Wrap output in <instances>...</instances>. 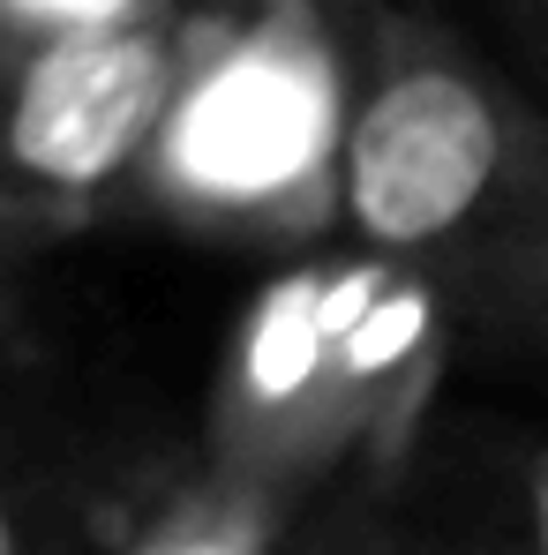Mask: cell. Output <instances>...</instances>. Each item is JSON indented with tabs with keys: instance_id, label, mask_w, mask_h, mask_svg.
<instances>
[{
	"instance_id": "1",
	"label": "cell",
	"mask_w": 548,
	"mask_h": 555,
	"mask_svg": "<svg viewBox=\"0 0 548 555\" xmlns=\"http://www.w3.org/2000/svg\"><path fill=\"white\" fill-rule=\"evenodd\" d=\"M458 308L436 278L354 241L293 248L241 308L211 398L203 459L293 526L346 480L383 488L451 369Z\"/></svg>"
},
{
	"instance_id": "2",
	"label": "cell",
	"mask_w": 548,
	"mask_h": 555,
	"mask_svg": "<svg viewBox=\"0 0 548 555\" xmlns=\"http://www.w3.org/2000/svg\"><path fill=\"white\" fill-rule=\"evenodd\" d=\"M339 241L436 278L458 315L548 241V120L466 38L368 8L339 128Z\"/></svg>"
},
{
	"instance_id": "3",
	"label": "cell",
	"mask_w": 548,
	"mask_h": 555,
	"mask_svg": "<svg viewBox=\"0 0 548 555\" xmlns=\"http://www.w3.org/2000/svg\"><path fill=\"white\" fill-rule=\"evenodd\" d=\"M331 0H181L174 76L128 203L211 248H316L339 233V128L354 38Z\"/></svg>"
},
{
	"instance_id": "4",
	"label": "cell",
	"mask_w": 548,
	"mask_h": 555,
	"mask_svg": "<svg viewBox=\"0 0 548 555\" xmlns=\"http://www.w3.org/2000/svg\"><path fill=\"white\" fill-rule=\"evenodd\" d=\"M181 0H0V210L53 241L128 203Z\"/></svg>"
},
{
	"instance_id": "5",
	"label": "cell",
	"mask_w": 548,
	"mask_h": 555,
	"mask_svg": "<svg viewBox=\"0 0 548 555\" xmlns=\"http://www.w3.org/2000/svg\"><path fill=\"white\" fill-rule=\"evenodd\" d=\"M293 518L241 488L233 473L195 459L166 480H151L128 503V526L113 533V555H293Z\"/></svg>"
},
{
	"instance_id": "6",
	"label": "cell",
	"mask_w": 548,
	"mask_h": 555,
	"mask_svg": "<svg viewBox=\"0 0 548 555\" xmlns=\"http://www.w3.org/2000/svg\"><path fill=\"white\" fill-rule=\"evenodd\" d=\"M398 555H548V451H534V459L519 465V480L504 495V518H488L473 533H451V541L398 548Z\"/></svg>"
},
{
	"instance_id": "7",
	"label": "cell",
	"mask_w": 548,
	"mask_h": 555,
	"mask_svg": "<svg viewBox=\"0 0 548 555\" xmlns=\"http://www.w3.org/2000/svg\"><path fill=\"white\" fill-rule=\"evenodd\" d=\"M46 248H53L46 225L0 210V353H8V338H15V315H23V278H30V263H38Z\"/></svg>"
},
{
	"instance_id": "8",
	"label": "cell",
	"mask_w": 548,
	"mask_h": 555,
	"mask_svg": "<svg viewBox=\"0 0 548 555\" xmlns=\"http://www.w3.org/2000/svg\"><path fill=\"white\" fill-rule=\"evenodd\" d=\"M0 555H61V533L23 473L0 465Z\"/></svg>"
},
{
	"instance_id": "9",
	"label": "cell",
	"mask_w": 548,
	"mask_h": 555,
	"mask_svg": "<svg viewBox=\"0 0 548 555\" xmlns=\"http://www.w3.org/2000/svg\"><path fill=\"white\" fill-rule=\"evenodd\" d=\"M481 315H526V323H548V241L496 285V300H488Z\"/></svg>"
},
{
	"instance_id": "10",
	"label": "cell",
	"mask_w": 548,
	"mask_h": 555,
	"mask_svg": "<svg viewBox=\"0 0 548 555\" xmlns=\"http://www.w3.org/2000/svg\"><path fill=\"white\" fill-rule=\"evenodd\" d=\"M519 8H526V23H534V38L548 46V0H519Z\"/></svg>"
},
{
	"instance_id": "11",
	"label": "cell",
	"mask_w": 548,
	"mask_h": 555,
	"mask_svg": "<svg viewBox=\"0 0 548 555\" xmlns=\"http://www.w3.org/2000/svg\"><path fill=\"white\" fill-rule=\"evenodd\" d=\"M331 8H346V15H368V8H391V0H331Z\"/></svg>"
},
{
	"instance_id": "12",
	"label": "cell",
	"mask_w": 548,
	"mask_h": 555,
	"mask_svg": "<svg viewBox=\"0 0 548 555\" xmlns=\"http://www.w3.org/2000/svg\"><path fill=\"white\" fill-rule=\"evenodd\" d=\"M346 555H383V548H346Z\"/></svg>"
}]
</instances>
